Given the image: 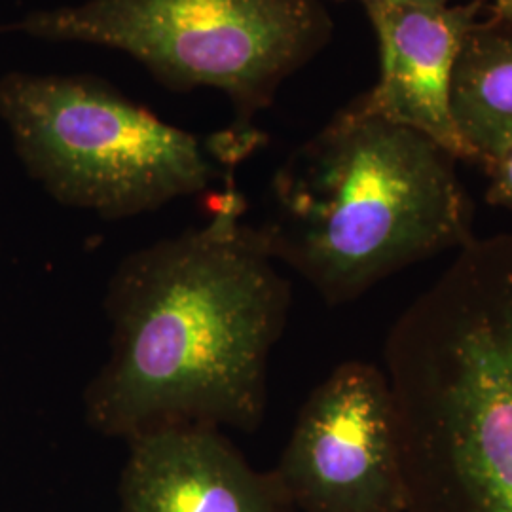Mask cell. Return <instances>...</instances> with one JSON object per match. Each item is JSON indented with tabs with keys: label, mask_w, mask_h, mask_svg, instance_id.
Here are the masks:
<instances>
[{
	"label": "cell",
	"mask_w": 512,
	"mask_h": 512,
	"mask_svg": "<svg viewBox=\"0 0 512 512\" xmlns=\"http://www.w3.org/2000/svg\"><path fill=\"white\" fill-rule=\"evenodd\" d=\"M243 211L230 183L203 224L116 266L103 302L109 353L82 395L95 433L126 442L177 425L260 427L291 283Z\"/></svg>",
	"instance_id": "1"
},
{
	"label": "cell",
	"mask_w": 512,
	"mask_h": 512,
	"mask_svg": "<svg viewBox=\"0 0 512 512\" xmlns=\"http://www.w3.org/2000/svg\"><path fill=\"white\" fill-rule=\"evenodd\" d=\"M406 512H512V236L473 238L387 334Z\"/></svg>",
	"instance_id": "2"
},
{
	"label": "cell",
	"mask_w": 512,
	"mask_h": 512,
	"mask_svg": "<svg viewBox=\"0 0 512 512\" xmlns=\"http://www.w3.org/2000/svg\"><path fill=\"white\" fill-rule=\"evenodd\" d=\"M454 162L429 137L351 103L279 167L258 230L275 262L330 306L349 304L475 238Z\"/></svg>",
	"instance_id": "3"
},
{
	"label": "cell",
	"mask_w": 512,
	"mask_h": 512,
	"mask_svg": "<svg viewBox=\"0 0 512 512\" xmlns=\"http://www.w3.org/2000/svg\"><path fill=\"white\" fill-rule=\"evenodd\" d=\"M0 31L118 50L173 90L222 92L238 120L228 135L251 152L253 118L329 44L332 19L323 0H84Z\"/></svg>",
	"instance_id": "4"
},
{
	"label": "cell",
	"mask_w": 512,
	"mask_h": 512,
	"mask_svg": "<svg viewBox=\"0 0 512 512\" xmlns=\"http://www.w3.org/2000/svg\"><path fill=\"white\" fill-rule=\"evenodd\" d=\"M0 120L55 202L101 219L145 215L219 177L217 145L205 147L92 76L4 74Z\"/></svg>",
	"instance_id": "5"
},
{
	"label": "cell",
	"mask_w": 512,
	"mask_h": 512,
	"mask_svg": "<svg viewBox=\"0 0 512 512\" xmlns=\"http://www.w3.org/2000/svg\"><path fill=\"white\" fill-rule=\"evenodd\" d=\"M274 475L294 512H406L401 427L384 368L346 361L315 385Z\"/></svg>",
	"instance_id": "6"
},
{
	"label": "cell",
	"mask_w": 512,
	"mask_h": 512,
	"mask_svg": "<svg viewBox=\"0 0 512 512\" xmlns=\"http://www.w3.org/2000/svg\"><path fill=\"white\" fill-rule=\"evenodd\" d=\"M484 0L440 8H366L380 44V80L353 105L385 122L414 129L469 160L452 110V84L463 42Z\"/></svg>",
	"instance_id": "7"
},
{
	"label": "cell",
	"mask_w": 512,
	"mask_h": 512,
	"mask_svg": "<svg viewBox=\"0 0 512 512\" xmlns=\"http://www.w3.org/2000/svg\"><path fill=\"white\" fill-rule=\"evenodd\" d=\"M118 512H294L220 429L177 425L126 440Z\"/></svg>",
	"instance_id": "8"
},
{
	"label": "cell",
	"mask_w": 512,
	"mask_h": 512,
	"mask_svg": "<svg viewBox=\"0 0 512 512\" xmlns=\"http://www.w3.org/2000/svg\"><path fill=\"white\" fill-rule=\"evenodd\" d=\"M452 110L469 162L484 169L512 143V25L476 21L459 52Z\"/></svg>",
	"instance_id": "9"
},
{
	"label": "cell",
	"mask_w": 512,
	"mask_h": 512,
	"mask_svg": "<svg viewBox=\"0 0 512 512\" xmlns=\"http://www.w3.org/2000/svg\"><path fill=\"white\" fill-rule=\"evenodd\" d=\"M486 171L490 175L486 200L494 207L512 211V143L486 167Z\"/></svg>",
	"instance_id": "10"
},
{
	"label": "cell",
	"mask_w": 512,
	"mask_h": 512,
	"mask_svg": "<svg viewBox=\"0 0 512 512\" xmlns=\"http://www.w3.org/2000/svg\"><path fill=\"white\" fill-rule=\"evenodd\" d=\"M372 4H384L389 8H440V6H448L450 0H376Z\"/></svg>",
	"instance_id": "11"
},
{
	"label": "cell",
	"mask_w": 512,
	"mask_h": 512,
	"mask_svg": "<svg viewBox=\"0 0 512 512\" xmlns=\"http://www.w3.org/2000/svg\"><path fill=\"white\" fill-rule=\"evenodd\" d=\"M492 14L495 21L512 25V0H492Z\"/></svg>",
	"instance_id": "12"
},
{
	"label": "cell",
	"mask_w": 512,
	"mask_h": 512,
	"mask_svg": "<svg viewBox=\"0 0 512 512\" xmlns=\"http://www.w3.org/2000/svg\"><path fill=\"white\" fill-rule=\"evenodd\" d=\"M361 2H363V4H365V8H366V6H370V4H372V2H376V0H361Z\"/></svg>",
	"instance_id": "13"
}]
</instances>
